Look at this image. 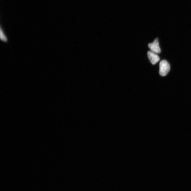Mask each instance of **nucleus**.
<instances>
[{
    "label": "nucleus",
    "instance_id": "obj_4",
    "mask_svg": "<svg viewBox=\"0 0 191 191\" xmlns=\"http://www.w3.org/2000/svg\"><path fill=\"white\" fill-rule=\"evenodd\" d=\"M1 31H0V35H1V39L3 42H8V38L5 34L2 28H1Z\"/></svg>",
    "mask_w": 191,
    "mask_h": 191
},
{
    "label": "nucleus",
    "instance_id": "obj_3",
    "mask_svg": "<svg viewBox=\"0 0 191 191\" xmlns=\"http://www.w3.org/2000/svg\"><path fill=\"white\" fill-rule=\"evenodd\" d=\"M147 55L150 63L153 65L157 63L160 60V58L159 56L157 53L152 52L151 51L148 52Z\"/></svg>",
    "mask_w": 191,
    "mask_h": 191
},
{
    "label": "nucleus",
    "instance_id": "obj_1",
    "mask_svg": "<svg viewBox=\"0 0 191 191\" xmlns=\"http://www.w3.org/2000/svg\"><path fill=\"white\" fill-rule=\"evenodd\" d=\"M170 69V67L167 61L163 60L160 63L159 74L161 76L164 77L168 73Z\"/></svg>",
    "mask_w": 191,
    "mask_h": 191
},
{
    "label": "nucleus",
    "instance_id": "obj_2",
    "mask_svg": "<svg viewBox=\"0 0 191 191\" xmlns=\"http://www.w3.org/2000/svg\"><path fill=\"white\" fill-rule=\"evenodd\" d=\"M148 46L152 52L158 54L161 53L158 38L156 39L153 43L149 44Z\"/></svg>",
    "mask_w": 191,
    "mask_h": 191
}]
</instances>
